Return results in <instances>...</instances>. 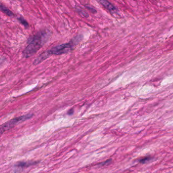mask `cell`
I'll return each mask as SVG.
<instances>
[{
  "label": "cell",
  "instance_id": "obj_5",
  "mask_svg": "<svg viewBox=\"0 0 173 173\" xmlns=\"http://www.w3.org/2000/svg\"><path fill=\"white\" fill-rule=\"evenodd\" d=\"M37 164V162H32V161H29V162H19L16 163L15 165V167L18 168H21L23 169L25 168L30 167L31 165H35Z\"/></svg>",
  "mask_w": 173,
  "mask_h": 173
},
{
  "label": "cell",
  "instance_id": "obj_9",
  "mask_svg": "<svg viewBox=\"0 0 173 173\" xmlns=\"http://www.w3.org/2000/svg\"><path fill=\"white\" fill-rule=\"evenodd\" d=\"M19 22L22 24V25L25 27V28H28L29 27V23L27 22V21L25 20V19H23L22 17H20L19 18Z\"/></svg>",
  "mask_w": 173,
  "mask_h": 173
},
{
  "label": "cell",
  "instance_id": "obj_2",
  "mask_svg": "<svg viewBox=\"0 0 173 173\" xmlns=\"http://www.w3.org/2000/svg\"><path fill=\"white\" fill-rule=\"evenodd\" d=\"M81 38V36H78L74 38L70 42L56 46L55 47L52 48L51 49L47 50V52L50 56L52 55L58 56L68 54L73 49L75 45L77 44L79 41H80Z\"/></svg>",
  "mask_w": 173,
  "mask_h": 173
},
{
  "label": "cell",
  "instance_id": "obj_4",
  "mask_svg": "<svg viewBox=\"0 0 173 173\" xmlns=\"http://www.w3.org/2000/svg\"><path fill=\"white\" fill-rule=\"evenodd\" d=\"M99 2L111 14H116L117 13V9L108 0H99Z\"/></svg>",
  "mask_w": 173,
  "mask_h": 173
},
{
  "label": "cell",
  "instance_id": "obj_1",
  "mask_svg": "<svg viewBox=\"0 0 173 173\" xmlns=\"http://www.w3.org/2000/svg\"><path fill=\"white\" fill-rule=\"evenodd\" d=\"M51 31L44 30L38 32L28 40V45L23 51V56L28 58L34 55L45 44L51 36Z\"/></svg>",
  "mask_w": 173,
  "mask_h": 173
},
{
  "label": "cell",
  "instance_id": "obj_10",
  "mask_svg": "<svg viewBox=\"0 0 173 173\" xmlns=\"http://www.w3.org/2000/svg\"><path fill=\"white\" fill-rule=\"evenodd\" d=\"M111 159H108L107 161H106L105 162H103V163H100V164H99L98 165H100V166H104V165H108V164L110 163L111 162Z\"/></svg>",
  "mask_w": 173,
  "mask_h": 173
},
{
  "label": "cell",
  "instance_id": "obj_11",
  "mask_svg": "<svg viewBox=\"0 0 173 173\" xmlns=\"http://www.w3.org/2000/svg\"><path fill=\"white\" fill-rule=\"evenodd\" d=\"M86 7L87 8L89 9V10H90L92 12H97V11L95 10V9L93 8L92 7H91L89 6H86Z\"/></svg>",
  "mask_w": 173,
  "mask_h": 173
},
{
  "label": "cell",
  "instance_id": "obj_3",
  "mask_svg": "<svg viewBox=\"0 0 173 173\" xmlns=\"http://www.w3.org/2000/svg\"><path fill=\"white\" fill-rule=\"evenodd\" d=\"M33 114H28L25 115L19 116L18 117L15 118L14 119L10 120L5 124H3L1 126V134H2L6 132L7 130H10L11 128L14 127L16 124L20 123L21 122H24L27 120L30 119L33 117Z\"/></svg>",
  "mask_w": 173,
  "mask_h": 173
},
{
  "label": "cell",
  "instance_id": "obj_6",
  "mask_svg": "<svg viewBox=\"0 0 173 173\" xmlns=\"http://www.w3.org/2000/svg\"><path fill=\"white\" fill-rule=\"evenodd\" d=\"M1 10L3 12L5 13L9 16L11 17L13 16V13L9 9L7 8V7L4 6L3 4L1 5Z\"/></svg>",
  "mask_w": 173,
  "mask_h": 173
},
{
  "label": "cell",
  "instance_id": "obj_7",
  "mask_svg": "<svg viewBox=\"0 0 173 173\" xmlns=\"http://www.w3.org/2000/svg\"><path fill=\"white\" fill-rule=\"evenodd\" d=\"M75 9L77 13H78L81 16L84 17H89V14L84 10H83L80 7H79V6H76L75 7Z\"/></svg>",
  "mask_w": 173,
  "mask_h": 173
},
{
  "label": "cell",
  "instance_id": "obj_12",
  "mask_svg": "<svg viewBox=\"0 0 173 173\" xmlns=\"http://www.w3.org/2000/svg\"><path fill=\"white\" fill-rule=\"evenodd\" d=\"M73 112H74V110L73 109L70 110L69 111H68V114L69 115H72L73 114Z\"/></svg>",
  "mask_w": 173,
  "mask_h": 173
},
{
  "label": "cell",
  "instance_id": "obj_8",
  "mask_svg": "<svg viewBox=\"0 0 173 173\" xmlns=\"http://www.w3.org/2000/svg\"><path fill=\"white\" fill-rule=\"evenodd\" d=\"M153 159V158L150 157H145L143 159H141L139 161V163H142V164H145L147 163L150 162V161H152Z\"/></svg>",
  "mask_w": 173,
  "mask_h": 173
}]
</instances>
